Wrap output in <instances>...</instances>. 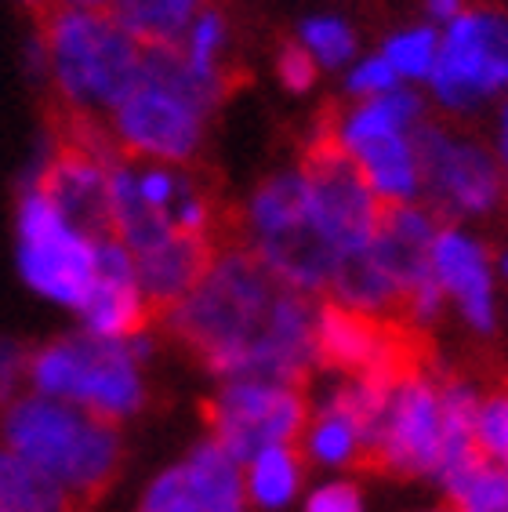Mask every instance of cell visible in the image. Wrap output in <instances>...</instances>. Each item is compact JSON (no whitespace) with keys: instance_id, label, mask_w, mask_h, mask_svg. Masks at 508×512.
Segmentation results:
<instances>
[{"instance_id":"cell-4","label":"cell","mask_w":508,"mask_h":512,"mask_svg":"<svg viewBox=\"0 0 508 512\" xmlns=\"http://www.w3.org/2000/svg\"><path fill=\"white\" fill-rule=\"evenodd\" d=\"M479 389L465 378H436L432 371H400L371 436V458L396 476H425L440 483L476 458L472 418Z\"/></svg>"},{"instance_id":"cell-31","label":"cell","mask_w":508,"mask_h":512,"mask_svg":"<svg viewBox=\"0 0 508 512\" xmlns=\"http://www.w3.org/2000/svg\"><path fill=\"white\" fill-rule=\"evenodd\" d=\"M167 222H171L175 233L211 240L215 237V200L207 197V189L193 178L186 193L175 200V207L167 211Z\"/></svg>"},{"instance_id":"cell-3","label":"cell","mask_w":508,"mask_h":512,"mask_svg":"<svg viewBox=\"0 0 508 512\" xmlns=\"http://www.w3.org/2000/svg\"><path fill=\"white\" fill-rule=\"evenodd\" d=\"M229 84L196 77L171 48H146L135 84L98 124L113 153L138 164L193 168Z\"/></svg>"},{"instance_id":"cell-14","label":"cell","mask_w":508,"mask_h":512,"mask_svg":"<svg viewBox=\"0 0 508 512\" xmlns=\"http://www.w3.org/2000/svg\"><path fill=\"white\" fill-rule=\"evenodd\" d=\"M316 360L331 375L400 371L403 345L385 320L352 313L334 302H316Z\"/></svg>"},{"instance_id":"cell-8","label":"cell","mask_w":508,"mask_h":512,"mask_svg":"<svg viewBox=\"0 0 508 512\" xmlns=\"http://www.w3.org/2000/svg\"><path fill=\"white\" fill-rule=\"evenodd\" d=\"M429 99L454 117H472L508 95V11L465 8L440 30V55L425 84Z\"/></svg>"},{"instance_id":"cell-40","label":"cell","mask_w":508,"mask_h":512,"mask_svg":"<svg viewBox=\"0 0 508 512\" xmlns=\"http://www.w3.org/2000/svg\"><path fill=\"white\" fill-rule=\"evenodd\" d=\"M421 512H458L454 505H436V509H421Z\"/></svg>"},{"instance_id":"cell-33","label":"cell","mask_w":508,"mask_h":512,"mask_svg":"<svg viewBox=\"0 0 508 512\" xmlns=\"http://www.w3.org/2000/svg\"><path fill=\"white\" fill-rule=\"evenodd\" d=\"M320 69H316V62L305 55L298 44H284V48L276 51V80H280V88L287 91V95H309V91L320 84Z\"/></svg>"},{"instance_id":"cell-37","label":"cell","mask_w":508,"mask_h":512,"mask_svg":"<svg viewBox=\"0 0 508 512\" xmlns=\"http://www.w3.org/2000/svg\"><path fill=\"white\" fill-rule=\"evenodd\" d=\"M117 0H48V8H95V11H109Z\"/></svg>"},{"instance_id":"cell-1","label":"cell","mask_w":508,"mask_h":512,"mask_svg":"<svg viewBox=\"0 0 508 512\" xmlns=\"http://www.w3.org/2000/svg\"><path fill=\"white\" fill-rule=\"evenodd\" d=\"M215 382L273 378L302 385L316 360V298L276 280L244 244L215 247L186 298L157 316Z\"/></svg>"},{"instance_id":"cell-9","label":"cell","mask_w":508,"mask_h":512,"mask_svg":"<svg viewBox=\"0 0 508 512\" xmlns=\"http://www.w3.org/2000/svg\"><path fill=\"white\" fill-rule=\"evenodd\" d=\"M421 204H429L440 222L472 226L505 204V178L494 146L483 138L425 120L418 128Z\"/></svg>"},{"instance_id":"cell-24","label":"cell","mask_w":508,"mask_h":512,"mask_svg":"<svg viewBox=\"0 0 508 512\" xmlns=\"http://www.w3.org/2000/svg\"><path fill=\"white\" fill-rule=\"evenodd\" d=\"M294 44L316 62L320 73H342L356 55H360V37L345 15L334 11H313L298 22Z\"/></svg>"},{"instance_id":"cell-5","label":"cell","mask_w":508,"mask_h":512,"mask_svg":"<svg viewBox=\"0 0 508 512\" xmlns=\"http://www.w3.org/2000/svg\"><path fill=\"white\" fill-rule=\"evenodd\" d=\"M0 444L51 476L77 498L80 509L120 480L127 458L120 425L30 389L0 404Z\"/></svg>"},{"instance_id":"cell-22","label":"cell","mask_w":508,"mask_h":512,"mask_svg":"<svg viewBox=\"0 0 508 512\" xmlns=\"http://www.w3.org/2000/svg\"><path fill=\"white\" fill-rule=\"evenodd\" d=\"M229 48H233V26L218 4H207L189 19L182 37L175 40L178 59L193 69L196 77L229 84Z\"/></svg>"},{"instance_id":"cell-35","label":"cell","mask_w":508,"mask_h":512,"mask_svg":"<svg viewBox=\"0 0 508 512\" xmlns=\"http://www.w3.org/2000/svg\"><path fill=\"white\" fill-rule=\"evenodd\" d=\"M465 11V0H425V22L443 30L447 22H454Z\"/></svg>"},{"instance_id":"cell-20","label":"cell","mask_w":508,"mask_h":512,"mask_svg":"<svg viewBox=\"0 0 508 512\" xmlns=\"http://www.w3.org/2000/svg\"><path fill=\"white\" fill-rule=\"evenodd\" d=\"M244 491L251 512H287L298 505L305 483V465L298 444H269L247 454L244 462Z\"/></svg>"},{"instance_id":"cell-15","label":"cell","mask_w":508,"mask_h":512,"mask_svg":"<svg viewBox=\"0 0 508 512\" xmlns=\"http://www.w3.org/2000/svg\"><path fill=\"white\" fill-rule=\"evenodd\" d=\"M440 215L429 204H396L385 207L378 218L374 237L367 240V258L378 269V276L400 298L429 276V247L440 233ZM400 313V309H396Z\"/></svg>"},{"instance_id":"cell-13","label":"cell","mask_w":508,"mask_h":512,"mask_svg":"<svg viewBox=\"0 0 508 512\" xmlns=\"http://www.w3.org/2000/svg\"><path fill=\"white\" fill-rule=\"evenodd\" d=\"M73 316H77L80 331H88L95 338H113V342H124L157 320V313L149 309L146 295L138 287L135 255L109 233L98 237L95 280H91L88 295Z\"/></svg>"},{"instance_id":"cell-7","label":"cell","mask_w":508,"mask_h":512,"mask_svg":"<svg viewBox=\"0 0 508 512\" xmlns=\"http://www.w3.org/2000/svg\"><path fill=\"white\" fill-rule=\"evenodd\" d=\"M98 237L102 233L77 226L37 182H22L15 200V266L22 284L48 306L80 309L95 280Z\"/></svg>"},{"instance_id":"cell-18","label":"cell","mask_w":508,"mask_h":512,"mask_svg":"<svg viewBox=\"0 0 508 512\" xmlns=\"http://www.w3.org/2000/svg\"><path fill=\"white\" fill-rule=\"evenodd\" d=\"M360 171L367 189L381 207L418 204L421 200V157H418V131H400V135L378 138L371 146L356 149L345 157Z\"/></svg>"},{"instance_id":"cell-10","label":"cell","mask_w":508,"mask_h":512,"mask_svg":"<svg viewBox=\"0 0 508 512\" xmlns=\"http://www.w3.org/2000/svg\"><path fill=\"white\" fill-rule=\"evenodd\" d=\"M309 418V393L273 378H225L207 400V429L225 451L244 462L269 444H298Z\"/></svg>"},{"instance_id":"cell-19","label":"cell","mask_w":508,"mask_h":512,"mask_svg":"<svg viewBox=\"0 0 508 512\" xmlns=\"http://www.w3.org/2000/svg\"><path fill=\"white\" fill-rule=\"evenodd\" d=\"M196 512H251L244 491V465L225 451L215 436L196 440L178 462Z\"/></svg>"},{"instance_id":"cell-16","label":"cell","mask_w":508,"mask_h":512,"mask_svg":"<svg viewBox=\"0 0 508 512\" xmlns=\"http://www.w3.org/2000/svg\"><path fill=\"white\" fill-rule=\"evenodd\" d=\"M215 251V240L186 237V233H167L164 240H157L153 247L135 255V276L138 287L146 295L153 313H164L189 295V287L200 280V273L207 269V258Z\"/></svg>"},{"instance_id":"cell-2","label":"cell","mask_w":508,"mask_h":512,"mask_svg":"<svg viewBox=\"0 0 508 512\" xmlns=\"http://www.w3.org/2000/svg\"><path fill=\"white\" fill-rule=\"evenodd\" d=\"M26 55L66 113V124L98 128L135 84L146 48L120 26L113 11L48 8L37 15V33Z\"/></svg>"},{"instance_id":"cell-36","label":"cell","mask_w":508,"mask_h":512,"mask_svg":"<svg viewBox=\"0 0 508 512\" xmlns=\"http://www.w3.org/2000/svg\"><path fill=\"white\" fill-rule=\"evenodd\" d=\"M498 131H494V153H498L501 178H505V200H508V95L498 102Z\"/></svg>"},{"instance_id":"cell-26","label":"cell","mask_w":508,"mask_h":512,"mask_svg":"<svg viewBox=\"0 0 508 512\" xmlns=\"http://www.w3.org/2000/svg\"><path fill=\"white\" fill-rule=\"evenodd\" d=\"M378 55L389 62V69L396 73L403 88H425L432 77V66H436V55H440V30L429 22L403 26V30L381 40Z\"/></svg>"},{"instance_id":"cell-38","label":"cell","mask_w":508,"mask_h":512,"mask_svg":"<svg viewBox=\"0 0 508 512\" xmlns=\"http://www.w3.org/2000/svg\"><path fill=\"white\" fill-rule=\"evenodd\" d=\"M494 276H498L501 287H508V247H501L498 255H494Z\"/></svg>"},{"instance_id":"cell-12","label":"cell","mask_w":508,"mask_h":512,"mask_svg":"<svg viewBox=\"0 0 508 512\" xmlns=\"http://www.w3.org/2000/svg\"><path fill=\"white\" fill-rule=\"evenodd\" d=\"M429 276L472 335L498 331L501 284L494 276V251L469 226L443 222L429 247Z\"/></svg>"},{"instance_id":"cell-11","label":"cell","mask_w":508,"mask_h":512,"mask_svg":"<svg viewBox=\"0 0 508 512\" xmlns=\"http://www.w3.org/2000/svg\"><path fill=\"white\" fill-rule=\"evenodd\" d=\"M302 175L309 226L316 229V237L327 244V251L342 266V258L360 251L374 237L385 207L374 200L360 171L327 142H316L309 149V157L302 160Z\"/></svg>"},{"instance_id":"cell-23","label":"cell","mask_w":508,"mask_h":512,"mask_svg":"<svg viewBox=\"0 0 508 512\" xmlns=\"http://www.w3.org/2000/svg\"><path fill=\"white\" fill-rule=\"evenodd\" d=\"M215 0H117L113 15L142 48H171L196 11Z\"/></svg>"},{"instance_id":"cell-28","label":"cell","mask_w":508,"mask_h":512,"mask_svg":"<svg viewBox=\"0 0 508 512\" xmlns=\"http://www.w3.org/2000/svg\"><path fill=\"white\" fill-rule=\"evenodd\" d=\"M298 505L302 512H367L363 487L345 473H331L316 480L313 487H305Z\"/></svg>"},{"instance_id":"cell-34","label":"cell","mask_w":508,"mask_h":512,"mask_svg":"<svg viewBox=\"0 0 508 512\" xmlns=\"http://www.w3.org/2000/svg\"><path fill=\"white\" fill-rule=\"evenodd\" d=\"M26 360H30V345L11 342V338L0 342V404L26 389Z\"/></svg>"},{"instance_id":"cell-39","label":"cell","mask_w":508,"mask_h":512,"mask_svg":"<svg viewBox=\"0 0 508 512\" xmlns=\"http://www.w3.org/2000/svg\"><path fill=\"white\" fill-rule=\"evenodd\" d=\"M15 4L26 8L30 15H44V11H48V0H15Z\"/></svg>"},{"instance_id":"cell-30","label":"cell","mask_w":508,"mask_h":512,"mask_svg":"<svg viewBox=\"0 0 508 512\" xmlns=\"http://www.w3.org/2000/svg\"><path fill=\"white\" fill-rule=\"evenodd\" d=\"M135 512H196L193 494L186 487V476L175 465H164L160 473H153L138 494V509Z\"/></svg>"},{"instance_id":"cell-6","label":"cell","mask_w":508,"mask_h":512,"mask_svg":"<svg viewBox=\"0 0 508 512\" xmlns=\"http://www.w3.org/2000/svg\"><path fill=\"white\" fill-rule=\"evenodd\" d=\"M149 367L138 364L127 342L95 338L88 331L30 345L26 389L120 425L149 407Z\"/></svg>"},{"instance_id":"cell-41","label":"cell","mask_w":508,"mask_h":512,"mask_svg":"<svg viewBox=\"0 0 508 512\" xmlns=\"http://www.w3.org/2000/svg\"><path fill=\"white\" fill-rule=\"evenodd\" d=\"M501 316H505V320H508V306H505V309H501Z\"/></svg>"},{"instance_id":"cell-32","label":"cell","mask_w":508,"mask_h":512,"mask_svg":"<svg viewBox=\"0 0 508 512\" xmlns=\"http://www.w3.org/2000/svg\"><path fill=\"white\" fill-rule=\"evenodd\" d=\"M447 298H443V291L436 287V280L432 276H425L421 284H414L407 295H403L400 302V313L411 327H418V331H429V327H436L443 320V313H447Z\"/></svg>"},{"instance_id":"cell-29","label":"cell","mask_w":508,"mask_h":512,"mask_svg":"<svg viewBox=\"0 0 508 512\" xmlns=\"http://www.w3.org/2000/svg\"><path fill=\"white\" fill-rule=\"evenodd\" d=\"M342 84H345V95L349 102H360V99H378L385 91L400 88V80L396 73L389 69V62L381 59L378 51H367V55H356L349 66L342 69Z\"/></svg>"},{"instance_id":"cell-42","label":"cell","mask_w":508,"mask_h":512,"mask_svg":"<svg viewBox=\"0 0 508 512\" xmlns=\"http://www.w3.org/2000/svg\"><path fill=\"white\" fill-rule=\"evenodd\" d=\"M0 512H4V509H0Z\"/></svg>"},{"instance_id":"cell-27","label":"cell","mask_w":508,"mask_h":512,"mask_svg":"<svg viewBox=\"0 0 508 512\" xmlns=\"http://www.w3.org/2000/svg\"><path fill=\"white\" fill-rule=\"evenodd\" d=\"M472 447L483 462L508 469V393H483L472 418Z\"/></svg>"},{"instance_id":"cell-17","label":"cell","mask_w":508,"mask_h":512,"mask_svg":"<svg viewBox=\"0 0 508 512\" xmlns=\"http://www.w3.org/2000/svg\"><path fill=\"white\" fill-rule=\"evenodd\" d=\"M367 429L356 414H349L342 404H334L331 396H309V418L298 436V451L305 465H313L320 473H349L352 465L367 458Z\"/></svg>"},{"instance_id":"cell-21","label":"cell","mask_w":508,"mask_h":512,"mask_svg":"<svg viewBox=\"0 0 508 512\" xmlns=\"http://www.w3.org/2000/svg\"><path fill=\"white\" fill-rule=\"evenodd\" d=\"M0 509L4 512H84L77 498L44 476L22 454L0 444Z\"/></svg>"},{"instance_id":"cell-25","label":"cell","mask_w":508,"mask_h":512,"mask_svg":"<svg viewBox=\"0 0 508 512\" xmlns=\"http://www.w3.org/2000/svg\"><path fill=\"white\" fill-rule=\"evenodd\" d=\"M440 491H447L458 512H508V469L483 462L476 454L443 476Z\"/></svg>"}]
</instances>
